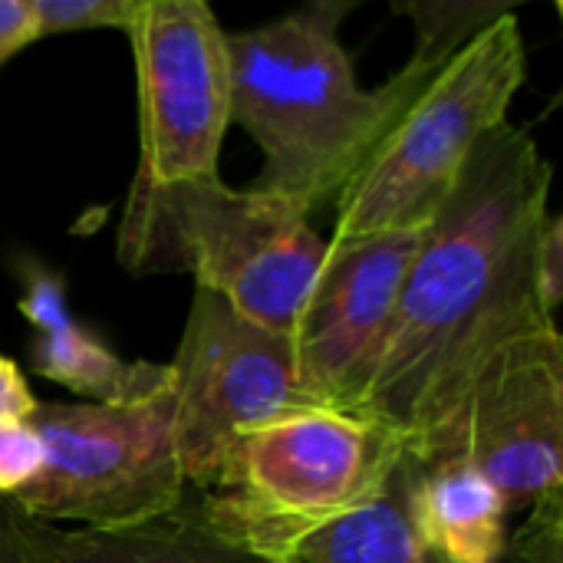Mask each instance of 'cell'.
Instances as JSON below:
<instances>
[{
  "mask_svg": "<svg viewBox=\"0 0 563 563\" xmlns=\"http://www.w3.org/2000/svg\"><path fill=\"white\" fill-rule=\"evenodd\" d=\"M142 0H33L40 36L73 30H129Z\"/></svg>",
  "mask_w": 563,
  "mask_h": 563,
  "instance_id": "cell-16",
  "label": "cell"
},
{
  "mask_svg": "<svg viewBox=\"0 0 563 563\" xmlns=\"http://www.w3.org/2000/svg\"><path fill=\"white\" fill-rule=\"evenodd\" d=\"M563 488L531 505V518L508 538V563H563Z\"/></svg>",
  "mask_w": 563,
  "mask_h": 563,
  "instance_id": "cell-17",
  "label": "cell"
},
{
  "mask_svg": "<svg viewBox=\"0 0 563 563\" xmlns=\"http://www.w3.org/2000/svg\"><path fill=\"white\" fill-rule=\"evenodd\" d=\"M135 59L139 168L148 181L218 178L231 125L228 33L205 0H142L125 30Z\"/></svg>",
  "mask_w": 563,
  "mask_h": 563,
  "instance_id": "cell-8",
  "label": "cell"
},
{
  "mask_svg": "<svg viewBox=\"0 0 563 563\" xmlns=\"http://www.w3.org/2000/svg\"><path fill=\"white\" fill-rule=\"evenodd\" d=\"M551 175L538 142L505 122L478 142L422 234L363 402L419 462L449 455L472 383L508 343L561 330L534 294Z\"/></svg>",
  "mask_w": 563,
  "mask_h": 563,
  "instance_id": "cell-1",
  "label": "cell"
},
{
  "mask_svg": "<svg viewBox=\"0 0 563 563\" xmlns=\"http://www.w3.org/2000/svg\"><path fill=\"white\" fill-rule=\"evenodd\" d=\"M525 79L528 46L511 13L439 66L383 132L336 195V224L327 244L426 231L478 142L508 122Z\"/></svg>",
  "mask_w": 563,
  "mask_h": 563,
  "instance_id": "cell-5",
  "label": "cell"
},
{
  "mask_svg": "<svg viewBox=\"0 0 563 563\" xmlns=\"http://www.w3.org/2000/svg\"><path fill=\"white\" fill-rule=\"evenodd\" d=\"M327 241L284 198L218 178H132L115 254L135 274H191L251 323L287 333L320 271Z\"/></svg>",
  "mask_w": 563,
  "mask_h": 563,
  "instance_id": "cell-3",
  "label": "cell"
},
{
  "mask_svg": "<svg viewBox=\"0 0 563 563\" xmlns=\"http://www.w3.org/2000/svg\"><path fill=\"white\" fill-rule=\"evenodd\" d=\"M30 426L43 442V468L10 498L30 521L109 534L172 511L188 492L172 389L132 406L40 402Z\"/></svg>",
  "mask_w": 563,
  "mask_h": 563,
  "instance_id": "cell-6",
  "label": "cell"
},
{
  "mask_svg": "<svg viewBox=\"0 0 563 563\" xmlns=\"http://www.w3.org/2000/svg\"><path fill=\"white\" fill-rule=\"evenodd\" d=\"M10 525L30 563H271L221 538L201 518L191 488L172 511L125 531L102 534L30 521L13 501Z\"/></svg>",
  "mask_w": 563,
  "mask_h": 563,
  "instance_id": "cell-12",
  "label": "cell"
},
{
  "mask_svg": "<svg viewBox=\"0 0 563 563\" xmlns=\"http://www.w3.org/2000/svg\"><path fill=\"white\" fill-rule=\"evenodd\" d=\"M43 468V442L30 422L0 426V498H16Z\"/></svg>",
  "mask_w": 563,
  "mask_h": 563,
  "instance_id": "cell-18",
  "label": "cell"
},
{
  "mask_svg": "<svg viewBox=\"0 0 563 563\" xmlns=\"http://www.w3.org/2000/svg\"><path fill=\"white\" fill-rule=\"evenodd\" d=\"M33 40H40L33 0H0V66Z\"/></svg>",
  "mask_w": 563,
  "mask_h": 563,
  "instance_id": "cell-20",
  "label": "cell"
},
{
  "mask_svg": "<svg viewBox=\"0 0 563 563\" xmlns=\"http://www.w3.org/2000/svg\"><path fill=\"white\" fill-rule=\"evenodd\" d=\"M416 23V53L409 63L439 69L478 33L515 13V0H406L396 3Z\"/></svg>",
  "mask_w": 563,
  "mask_h": 563,
  "instance_id": "cell-15",
  "label": "cell"
},
{
  "mask_svg": "<svg viewBox=\"0 0 563 563\" xmlns=\"http://www.w3.org/2000/svg\"><path fill=\"white\" fill-rule=\"evenodd\" d=\"M534 294L541 317L558 327L563 300V218L558 211H548L534 244Z\"/></svg>",
  "mask_w": 563,
  "mask_h": 563,
  "instance_id": "cell-19",
  "label": "cell"
},
{
  "mask_svg": "<svg viewBox=\"0 0 563 563\" xmlns=\"http://www.w3.org/2000/svg\"><path fill=\"white\" fill-rule=\"evenodd\" d=\"M426 231L327 244L290 330L303 402L363 409Z\"/></svg>",
  "mask_w": 563,
  "mask_h": 563,
  "instance_id": "cell-9",
  "label": "cell"
},
{
  "mask_svg": "<svg viewBox=\"0 0 563 563\" xmlns=\"http://www.w3.org/2000/svg\"><path fill=\"white\" fill-rule=\"evenodd\" d=\"M36 406H40V399L26 386L20 366L10 356L0 353V426H7V422H30Z\"/></svg>",
  "mask_w": 563,
  "mask_h": 563,
  "instance_id": "cell-21",
  "label": "cell"
},
{
  "mask_svg": "<svg viewBox=\"0 0 563 563\" xmlns=\"http://www.w3.org/2000/svg\"><path fill=\"white\" fill-rule=\"evenodd\" d=\"M350 0H317L264 26L228 33L231 122L264 152L254 191L310 218L336 201L383 132L435 69L406 63L379 89L356 82L340 26Z\"/></svg>",
  "mask_w": 563,
  "mask_h": 563,
  "instance_id": "cell-2",
  "label": "cell"
},
{
  "mask_svg": "<svg viewBox=\"0 0 563 563\" xmlns=\"http://www.w3.org/2000/svg\"><path fill=\"white\" fill-rule=\"evenodd\" d=\"M402 455V435L369 409L303 402L247 432L214 488L191 495L221 538L290 563L313 531L373 501Z\"/></svg>",
  "mask_w": 563,
  "mask_h": 563,
  "instance_id": "cell-4",
  "label": "cell"
},
{
  "mask_svg": "<svg viewBox=\"0 0 563 563\" xmlns=\"http://www.w3.org/2000/svg\"><path fill=\"white\" fill-rule=\"evenodd\" d=\"M409 472L412 455L406 452L373 501L313 531L297 544L290 563H442L412 525Z\"/></svg>",
  "mask_w": 563,
  "mask_h": 563,
  "instance_id": "cell-14",
  "label": "cell"
},
{
  "mask_svg": "<svg viewBox=\"0 0 563 563\" xmlns=\"http://www.w3.org/2000/svg\"><path fill=\"white\" fill-rule=\"evenodd\" d=\"M20 313L33 327L26 343L30 369L89 402L132 406L172 389L168 363H129L99 333L82 327L66 300V280L43 261H16Z\"/></svg>",
  "mask_w": 563,
  "mask_h": 563,
  "instance_id": "cell-11",
  "label": "cell"
},
{
  "mask_svg": "<svg viewBox=\"0 0 563 563\" xmlns=\"http://www.w3.org/2000/svg\"><path fill=\"white\" fill-rule=\"evenodd\" d=\"M172 366L175 452L185 485L214 488L234 445L303 406L287 333L264 330L228 300L195 287Z\"/></svg>",
  "mask_w": 563,
  "mask_h": 563,
  "instance_id": "cell-7",
  "label": "cell"
},
{
  "mask_svg": "<svg viewBox=\"0 0 563 563\" xmlns=\"http://www.w3.org/2000/svg\"><path fill=\"white\" fill-rule=\"evenodd\" d=\"M0 563H30L10 525V498H0Z\"/></svg>",
  "mask_w": 563,
  "mask_h": 563,
  "instance_id": "cell-22",
  "label": "cell"
},
{
  "mask_svg": "<svg viewBox=\"0 0 563 563\" xmlns=\"http://www.w3.org/2000/svg\"><path fill=\"white\" fill-rule=\"evenodd\" d=\"M409 515L442 563H498L508 548V505L462 455L419 462L409 472Z\"/></svg>",
  "mask_w": 563,
  "mask_h": 563,
  "instance_id": "cell-13",
  "label": "cell"
},
{
  "mask_svg": "<svg viewBox=\"0 0 563 563\" xmlns=\"http://www.w3.org/2000/svg\"><path fill=\"white\" fill-rule=\"evenodd\" d=\"M449 455L472 462L498 488L508 511L561 492V330H538L508 343L478 373L459 412Z\"/></svg>",
  "mask_w": 563,
  "mask_h": 563,
  "instance_id": "cell-10",
  "label": "cell"
}]
</instances>
